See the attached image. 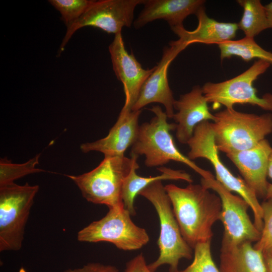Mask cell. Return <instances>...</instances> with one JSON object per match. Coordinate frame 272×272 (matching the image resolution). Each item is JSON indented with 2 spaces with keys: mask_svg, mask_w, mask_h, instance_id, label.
<instances>
[{
  "mask_svg": "<svg viewBox=\"0 0 272 272\" xmlns=\"http://www.w3.org/2000/svg\"><path fill=\"white\" fill-rule=\"evenodd\" d=\"M169 45L164 48L161 60L143 85L131 110H140L150 103H159L164 106L167 117H173L175 100L169 85L168 70L171 62L186 47L171 41Z\"/></svg>",
  "mask_w": 272,
  "mask_h": 272,
  "instance_id": "13",
  "label": "cell"
},
{
  "mask_svg": "<svg viewBox=\"0 0 272 272\" xmlns=\"http://www.w3.org/2000/svg\"><path fill=\"white\" fill-rule=\"evenodd\" d=\"M218 46L221 60L236 56L246 62L253 58L263 60L272 66V52L261 47L253 38L245 37L239 40L220 43Z\"/></svg>",
  "mask_w": 272,
  "mask_h": 272,
  "instance_id": "21",
  "label": "cell"
},
{
  "mask_svg": "<svg viewBox=\"0 0 272 272\" xmlns=\"http://www.w3.org/2000/svg\"><path fill=\"white\" fill-rule=\"evenodd\" d=\"M211 242H203L196 245L193 248V260L185 269L169 272H221L213 259Z\"/></svg>",
  "mask_w": 272,
  "mask_h": 272,
  "instance_id": "25",
  "label": "cell"
},
{
  "mask_svg": "<svg viewBox=\"0 0 272 272\" xmlns=\"http://www.w3.org/2000/svg\"><path fill=\"white\" fill-rule=\"evenodd\" d=\"M189 148L187 157L193 161L205 158L213 165L216 179L228 190L235 192L249 205L254 216V224L259 231L263 227L262 210L255 192L240 177L234 176L224 165L220 158L216 145L211 122L205 121L197 124L191 138L187 144Z\"/></svg>",
  "mask_w": 272,
  "mask_h": 272,
  "instance_id": "6",
  "label": "cell"
},
{
  "mask_svg": "<svg viewBox=\"0 0 272 272\" xmlns=\"http://www.w3.org/2000/svg\"><path fill=\"white\" fill-rule=\"evenodd\" d=\"M263 255L266 272H272V255Z\"/></svg>",
  "mask_w": 272,
  "mask_h": 272,
  "instance_id": "31",
  "label": "cell"
},
{
  "mask_svg": "<svg viewBox=\"0 0 272 272\" xmlns=\"http://www.w3.org/2000/svg\"><path fill=\"white\" fill-rule=\"evenodd\" d=\"M63 272H119V270L113 265L92 262L80 268L66 269Z\"/></svg>",
  "mask_w": 272,
  "mask_h": 272,
  "instance_id": "27",
  "label": "cell"
},
{
  "mask_svg": "<svg viewBox=\"0 0 272 272\" xmlns=\"http://www.w3.org/2000/svg\"><path fill=\"white\" fill-rule=\"evenodd\" d=\"M138 195L147 199L154 207L159 217L160 231L158 245L159 255L148 267L155 272L163 264L170 266L169 271L178 270L179 261L190 259L192 249L184 239L175 217L170 198L161 180L154 181Z\"/></svg>",
  "mask_w": 272,
  "mask_h": 272,
  "instance_id": "5",
  "label": "cell"
},
{
  "mask_svg": "<svg viewBox=\"0 0 272 272\" xmlns=\"http://www.w3.org/2000/svg\"><path fill=\"white\" fill-rule=\"evenodd\" d=\"M207 102L199 86L175 100L174 108L177 110L173 118L176 124V137L179 143L187 144L193 135L196 126L205 121H214L215 116L210 111Z\"/></svg>",
  "mask_w": 272,
  "mask_h": 272,
  "instance_id": "16",
  "label": "cell"
},
{
  "mask_svg": "<svg viewBox=\"0 0 272 272\" xmlns=\"http://www.w3.org/2000/svg\"><path fill=\"white\" fill-rule=\"evenodd\" d=\"M140 110H121L118 119L105 138L91 143L82 144L83 153L96 151L104 156H123L132 146L138 137L140 125Z\"/></svg>",
  "mask_w": 272,
  "mask_h": 272,
  "instance_id": "15",
  "label": "cell"
},
{
  "mask_svg": "<svg viewBox=\"0 0 272 272\" xmlns=\"http://www.w3.org/2000/svg\"><path fill=\"white\" fill-rule=\"evenodd\" d=\"M124 272H152L147 265L146 260L141 253L126 263Z\"/></svg>",
  "mask_w": 272,
  "mask_h": 272,
  "instance_id": "28",
  "label": "cell"
},
{
  "mask_svg": "<svg viewBox=\"0 0 272 272\" xmlns=\"http://www.w3.org/2000/svg\"><path fill=\"white\" fill-rule=\"evenodd\" d=\"M37 185L11 183L0 186V251L21 249Z\"/></svg>",
  "mask_w": 272,
  "mask_h": 272,
  "instance_id": "7",
  "label": "cell"
},
{
  "mask_svg": "<svg viewBox=\"0 0 272 272\" xmlns=\"http://www.w3.org/2000/svg\"><path fill=\"white\" fill-rule=\"evenodd\" d=\"M268 28H272V2L264 6Z\"/></svg>",
  "mask_w": 272,
  "mask_h": 272,
  "instance_id": "30",
  "label": "cell"
},
{
  "mask_svg": "<svg viewBox=\"0 0 272 272\" xmlns=\"http://www.w3.org/2000/svg\"><path fill=\"white\" fill-rule=\"evenodd\" d=\"M150 110L155 116L150 122L140 125L138 137L131 146V155H144L145 164L148 167H158L171 161L182 163L207 178L213 174L204 170L184 155L175 145L170 131L176 129L175 123L167 122V116L158 105Z\"/></svg>",
  "mask_w": 272,
  "mask_h": 272,
  "instance_id": "2",
  "label": "cell"
},
{
  "mask_svg": "<svg viewBox=\"0 0 272 272\" xmlns=\"http://www.w3.org/2000/svg\"><path fill=\"white\" fill-rule=\"evenodd\" d=\"M139 168L137 161L134 163L132 169L125 178L122 190V201L124 207L129 212L131 216L136 214L134 201L139 193L152 182L159 180H184L189 183L193 180L190 175L181 171L174 170L165 167H160L158 170L161 172L159 175L154 177H142L137 173Z\"/></svg>",
  "mask_w": 272,
  "mask_h": 272,
  "instance_id": "20",
  "label": "cell"
},
{
  "mask_svg": "<svg viewBox=\"0 0 272 272\" xmlns=\"http://www.w3.org/2000/svg\"><path fill=\"white\" fill-rule=\"evenodd\" d=\"M195 15L198 20L195 29L188 31L183 26L171 28L178 37V40L172 41L173 43L186 47L195 43L218 44L235 37L239 29L237 23L220 22L210 18L206 14L204 6Z\"/></svg>",
  "mask_w": 272,
  "mask_h": 272,
  "instance_id": "17",
  "label": "cell"
},
{
  "mask_svg": "<svg viewBox=\"0 0 272 272\" xmlns=\"http://www.w3.org/2000/svg\"><path fill=\"white\" fill-rule=\"evenodd\" d=\"M270 65L266 61L258 59L235 77L219 83H205L201 88L207 102L214 106L224 105L226 108H233L237 104H248L272 111V94L266 93L260 97L253 85Z\"/></svg>",
  "mask_w": 272,
  "mask_h": 272,
  "instance_id": "9",
  "label": "cell"
},
{
  "mask_svg": "<svg viewBox=\"0 0 272 272\" xmlns=\"http://www.w3.org/2000/svg\"><path fill=\"white\" fill-rule=\"evenodd\" d=\"M49 3L61 14L66 28L78 20L92 5L90 0H50Z\"/></svg>",
  "mask_w": 272,
  "mask_h": 272,
  "instance_id": "24",
  "label": "cell"
},
{
  "mask_svg": "<svg viewBox=\"0 0 272 272\" xmlns=\"http://www.w3.org/2000/svg\"><path fill=\"white\" fill-rule=\"evenodd\" d=\"M263 227L259 239L253 247L263 254L272 255V198L265 199L261 203Z\"/></svg>",
  "mask_w": 272,
  "mask_h": 272,
  "instance_id": "26",
  "label": "cell"
},
{
  "mask_svg": "<svg viewBox=\"0 0 272 272\" xmlns=\"http://www.w3.org/2000/svg\"><path fill=\"white\" fill-rule=\"evenodd\" d=\"M200 184L212 189L219 196L222 204L220 220L224 231L222 242L238 244L245 242H257L261 233L251 220L248 203L240 195L233 194L213 175L201 178Z\"/></svg>",
  "mask_w": 272,
  "mask_h": 272,
  "instance_id": "10",
  "label": "cell"
},
{
  "mask_svg": "<svg viewBox=\"0 0 272 272\" xmlns=\"http://www.w3.org/2000/svg\"><path fill=\"white\" fill-rule=\"evenodd\" d=\"M203 0H144V7L133 22L135 29L158 19L167 21L171 28L183 27L185 19L195 14L204 6Z\"/></svg>",
  "mask_w": 272,
  "mask_h": 272,
  "instance_id": "18",
  "label": "cell"
},
{
  "mask_svg": "<svg viewBox=\"0 0 272 272\" xmlns=\"http://www.w3.org/2000/svg\"><path fill=\"white\" fill-rule=\"evenodd\" d=\"M267 176H268L272 180V152L269 157L268 161ZM270 198H272V183H269L268 184L265 199Z\"/></svg>",
  "mask_w": 272,
  "mask_h": 272,
  "instance_id": "29",
  "label": "cell"
},
{
  "mask_svg": "<svg viewBox=\"0 0 272 272\" xmlns=\"http://www.w3.org/2000/svg\"><path fill=\"white\" fill-rule=\"evenodd\" d=\"M114 72L123 84L125 99L121 110H131L137 101L142 87L153 72L155 66L145 70L133 54L126 51L121 33L115 35L109 46Z\"/></svg>",
  "mask_w": 272,
  "mask_h": 272,
  "instance_id": "12",
  "label": "cell"
},
{
  "mask_svg": "<svg viewBox=\"0 0 272 272\" xmlns=\"http://www.w3.org/2000/svg\"><path fill=\"white\" fill-rule=\"evenodd\" d=\"M131 214L124 206L109 209L106 215L79 231L77 239L81 242H107L117 248L131 251L138 250L149 241L146 230L136 225Z\"/></svg>",
  "mask_w": 272,
  "mask_h": 272,
  "instance_id": "8",
  "label": "cell"
},
{
  "mask_svg": "<svg viewBox=\"0 0 272 272\" xmlns=\"http://www.w3.org/2000/svg\"><path fill=\"white\" fill-rule=\"evenodd\" d=\"M219 269L221 272H266L262 253L249 242L222 241Z\"/></svg>",
  "mask_w": 272,
  "mask_h": 272,
  "instance_id": "19",
  "label": "cell"
},
{
  "mask_svg": "<svg viewBox=\"0 0 272 272\" xmlns=\"http://www.w3.org/2000/svg\"><path fill=\"white\" fill-rule=\"evenodd\" d=\"M138 156H104L98 166L79 175H67L89 202L104 205L109 209L124 206L122 190L125 178Z\"/></svg>",
  "mask_w": 272,
  "mask_h": 272,
  "instance_id": "4",
  "label": "cell"
},
{
  "mask_svg": "<svg viewBox=\"0 0 272 272\" xmlns=\"http://www.w3.org/2000/svg\"><path fill=\"white\" fill-rule=\"evenodd\" d=\"M211 122L219 150L226 154L251 149L272 132V114L257 115L225 108Z\"/></svg>",
  "mask_w": 272,
  "mask_h": 272,
  "instance_id": "3",
  "label": "cell"
},
{
  "mask_svg": "<svg viewBox=\"0 0 272 272\" xmlns=\"http://www.w3.org/2000/svg\"><path fill=\"white\" fill-rule=\"evenodd\" d=\"M40 154L23 164H13L7 158L0 161V186L14 183L18 178L27 175L43 171L36 168Z\"/></svg>",
  "mask_w": 272,
  "mask_h": 272,
  "instance_id": "23",
  "label": "cell"
},
{
  "mask_svg": "<svg viewBox=\"0 0 272 272\" xmlns=\"http://www.w3.org/2000/svg\"><path fill=\"white\" fill-rule=\"evenodd\" d=\"M237 2L243 9L242 17L238 25L245 37L254 39L268 29L264 7L259 0H238Z\"/></svg>",
  "mask_w": 272,
  "mask_h": 272,
  "instance_id": "22",
  "label": "cell"
},
{
  "mask_svg": "<svg viewBox=\"0 0 272 272\" xmlns=\"http://www.w3.org/2000/svg\"><path fill=\"white\" fill-rule=\"evenodd\" d=\"M271 152L272 147L268 141L264 139L251 149L226 154L257 197L265 198L266 196L269 183L267 176Z\"/></svg>",
  "mask_w": 272,
  "mask_h": 272,
  "instance_id": "14",
  "label": "cell"
},
{
  "mask_svg": "<svg viewBox=\"0 0 272 272\" xmlns=\"http://www.w3.org/2000/svg\"><path fill=\"white\" fill-rule=\"evenodd\" d=\"M144 0H102L95 1L85 13L66 28L59 47L58 55L64 50L68 41L78 29L91 26L115 35L121 33L124 27H130L133 22L136 7Z\"/></svg>",
  "mask_w": 272,
  "mask_h": 272,
  "instance_id": "11",
  "label": "cell"
},
{
  "mask_svg": "<svg viewBox=\"0 0 272 272\" xmlns=\"http://www.w3.org/2000/svg\"><path fill=\"white\" fill-rule=\"evenodd\" d=\"M181 234L192 249L199 243L211 241L214 224L220 220L222 204L218 194L201 184L184 188L165 186Z\"/></svg>",
  "mask_w": 272,
  "mask_h": 272,
  "instance_id": "1",
  "label": "cell"
}]
</instances>
